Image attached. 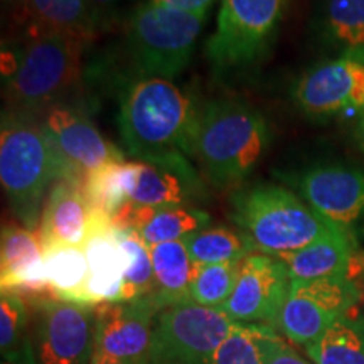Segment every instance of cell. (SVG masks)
<instances>
[{
	"mask_svg": "<svg viewBox=\"0 0 364 364\" xmlns=\"http://www.w3.org/2000/svg\"><path fill=\"white\" fill-rule=\"evenodd\" d=\"M272 144V127L260 110L235 98L199 105L188 157L213 188L236 189L252 176Z\"/></svg>",
	"mask_w": 364,
	"mask_h": 364,
	"instance_id": "cell-1",
	"label": "cell"
},
{
	"mask_svg": "<svg viewBox=\"0 0 364 364\" xmlns=\"http://www.w3.org/2000/svg\"><path fill=\"white\" fill-rule=\"evenodd\" d=\"M199 105L172 80L140 78L122 93L118 130L135 161L188 156Z\"/></svg>",
	"mask_w": 364,
	"mask_h": 364,
	"instance_id": "cell-2",
	"label": "cell"
},
{
	"mask_svg": "<svg viewBox=\"0 0 364 364\" xmlns=\"http://www.w3.org/2000/svg\"><path fill=\"white\" fill-rule=\"evenodd\" d=\"M81 182L63 161L43 125L34 118L7 112L0 127V182L14 216L36 230L43 216L44 196L51 182Z\"/></svg>",
	"mask_w": 364,
	"mask_h": 364,
	"instance_id": "cell-3",
	"label": "cell"
},
{
	"mask_svg": "<svg viewBox=\"0 0 364 364\" xmlns=\"http://www.w3.org/2000/svg\"><path fill=\"white\" fill-rule=\"evenodd\" d=\"M230 220L248 240L253 253L272 257L297 252L338 228L314 211L297 193L263 182L231 194Z\"/></svg>",
	"mask_w": 364,
	"mask_h": 364,
	"instance_id": "cell-4",
	"label": "cell"
},
{
	"mask_svg": "<svg viewBox=\"0 0 364 364\" xmlns=\"http://www.w3.org/2000/svg\"><path fill=\"white\" fill-rule=\"evenodd\" d=\"M88 43L54 31L27 29L16 58L4 71L9 112L22 117L48 113L75 88Z\"/></svg>",
	"mask_w": 364,
	"mask_h": 364,
	"instance_id": "cell-5",
	"label": "cell"
},
{
	"mask_svg": "<svg viewBox=\"0 0 364 364\" xmlns=\"http://www.w3.org/2000/svg\"><path fill=\"white\" fill-rule=\"evenodd\" d=\"M208 14H193L147 0L132 14L127 41L142 78L174 80L188 68Z\"/></svg>",
	"mask_w": 364,
	"mask_h": 364,
	"instance_id": "cell-6",
	"label": "cell"
},
{
	"mask_svg": "<svg viewBox=\"0 0 364 364\" xmlns=\"http://www.w3.org/2000/svg\"><path fill=\"white\" fill-rule=\"evenodd\" d=\"M287 0H221L216 29L206 43L215 70L241 71L258 65L275 39Z\"/></svg>",
	"mask_w": 364,
	"mask_h": 364,
	"instance_id": "cell-7",
	"label": "cell"
},
{
	"mask_svg": "<svg viewBox=\"0 0 364 364\" xmlns=\"http://www.w3.org/2000/svg\"><path fill=\"white\" fill-rule=\"evenodd\" d=\"M233 327L223 309L194 302L162 309L154 318L149 364H208Z\"/></svg>",
	"mask_w": 364,
	"mask_h": 364,
	"instance_id": "cell-8",
	"label": "cell"
},
{
	"mask_svg": "<svg viewBox=\"0 0 364 364\" xmlns=\"http://www.w3.org/2000/svg\"><path fill=\"white\" fill-rule=\"evenodd\" d=\"M359 302L361 292L348 275L292 280L275 331L299 348L307 349Z\"/></svg>",
	"mask_w": 364,
	"mask_h": 364,
	"instance_id": "cell-9",
	"label": "cell"
},
{
	"mask_svg": "<svg viewBox=\"0 0 364 364\" xmlns=\"http://www.w3.org/2000/svg\"><path fill=\"white\" fill-rule=\"evenodd\" d=\"M33 309L31 343L34 364H91L95 354V307L46 299Z\"/></svg>",
	"mask_w": 364,
	"mask_h": 364,
	"instance_id": "cell-10",
	"label": "cell"
},
{
	"mask_svg": "<svg viewBox=\"0 0 364 364\" xmlns=\"http://www.w3.org/2000/svg\"><path fill=\"white\" fill-rule=\"evenodd\" d=\"M300 198L334 226L353 235L364 223V169L353 164L321 162L279 174Z\"/></svg>",
	"mask_w": 364,
	"mask_h": 364,
	"instance_id": "cell-11",
	"label": "cell"
},
{
	"mask_svg": "<svg viewBox=\"0 0 364 364\" xmlns=\"http://www.w3.org/2000/svg\"><path fill=\"white\" fill-rule=\"evenodd\" d=\"M290 282L280 258L250 253L240 262L235 289L221 309L235 324L270 326L275 329Z\"/></svg>",
	"mask_w": 364,
	"mask_h": 364,
	"instance_id": "cell-12",
	"label": "cell"
},
{
	"mask_svg": "<svg viewBox=\"0 0 364 364\" xmlns=\"http://www.w3.org/2000/svg\"><path fill=\"white\" fill-rule=\"evenodd\" d=\"M294 102L314 120L364 110V63L338 58L312 66L294 86Z\"/></svg>",
	"mask_w": 364,
	"mask_h": 364,
	"instance_id": "cell-13",
	"label": "cell"
},
{
	"mask_svg": "<svg viewBox=\"0 0 364 364\" xmlns=\"http://www.w3.org/2000/svg\"><path fill=\"white\" fill-rule=\"evenodd\" d=\"M157 314V307L150 299L95 306L93 356L149 364L154 318Z\"/></svg>",
	"mask_w": 364,
	"mask_h": 364,
	"instance_id": "cell-14",
	"label": "cell"
},
{
	"mask_svg": "<svg viewBox=\"0 0 364 364\" xmlns=\"http://www.w3.org/2000/svg\"><path fill=\"white\" fill-rule=\"evenodd\" d=\"M135 162L136 176L130 201L166 208L194 206L208 198V182L186 154L176 152Z\"/></svg>",
	"mask_w": 364,
	"mask_h": 364,
	"instance_id": "cell-15",
	"label": "cell"
},
{
	"mask_svg": "<svg viewBox=\"0 0 364 364\" xmlns=\"http://www.w3.org/2000/svg\"><path fill=\"white\" fill-rule=\"evenodd\" d=\"M43 129L70 169L85 181L88 172L112 162H124L125 156L107 140L83 113L65 105L44 113Z\"/></svg>",
	"mask_w": 364,
	"mask_h": 364,
	"instance_id": "cell-16",
	"label": "cell"
},
{
	"mask_svg": "<svg viewBox=\"0 0 364 364\" xmlns=\"http://www.w3.org/2000/svg\"><path fill=\"white\" fill-rule=\"evenodd\" d=\"M0 285L2 292H16L27 304L54 297L44 268L41 233L24 226L7 225L0 236Z\"/></svg>",
	"mask_w": 364,
	"mask_h": 364,
	"instance_id": "cell-17",
	"label": "cell"
},
{
	"mask_svg": "<svg viewBox=\"0 0 364 364\" xmlns=\"http://www.w3.org/2000/svg\"><path fill=\"white\" fill-rule=\"evenodd\" d=\"M88 258L85 306L118 302L127 270V252L117 236L110 218L91 213L90 230L83 245Z\"/></svg>",
	"mask_w": 364,
	"mask_h": 364,
	"instance_id": "cell-18",
	"label": "cell"
},
{
	"mask_svg": "<svg viewBox=\"0 0 364 364\" xmlns=\"http://www.w3.org/2000/svg\"><path fill=\"white\" fill-rule=\"evenodd\" d=\"M91 208L81 182L59 179L51 186L41 216L43 247L71 245L83 247L88 236Z\"/></svg>",
	"mask_w": 364,
	"mask_h": 364,
	"instance_id": "cell-19",
	"label": "cell"
},
{
	"mask_svg": "<svg viewBox=\"0 0 364 364\" xmlns=\"http://www.w3.org/2000/svg\"><path fill=\"white\" fill-rule=\"evenodd\" d=\"M354 255H356L354 236L346 233L341 228H336L307 247L280 255L277 258L284 262L290 280H316L348 275Z\"/></svg>",
	"mask_w": 364,
	"mask_h": 364,
	"instance_id": "cell-20",
	"label": "cell"
},
{
	"mask_svg": "<svg viewBox=\"0 0 364 364\" xmlns=\"http://www.w3.org/2000/svg\"><path fill=\"white\" fill-rule=\"evenodd\" d=\"M149 250L156 282V290L150 300L157 311L161 312L166 307L191 302L189 290L199 267L191 260L184 241H167L149 247Z\"/></svg>",
	"mask_w": 364,
	"mask_h": 364,
	"instance_id": "cell-21",
	"label": "cell"
},
{
	"mask_svg": "<svg viewBox=\"0 0 364 364\" xmlns=\"http://www.w3.org/2000/svg\"><path fill=\"white\" fill-rule=\"evenodd\" d=\"M27 29L54 31L90 43L97 34L90 0H17Z\"/></svg>",
	"mask_w": 364,
	"mask_h": 364,
	"instance_id": "cell-22",
	"label": "cell"
},
{
	"mask_svg": "<svg viewBox=\"0 0 364 364\" xmlns=\"http://www.w3.org/2000/svg\"><path fill=\"white\" fill-rule=\"evenodd\" d=\"M317 27L338 58L364 63V0H322Z\"/></svg>",
	"mask_w": 364,
	"mask_h": 364,
	"instance_id": "cell-23",
	"label": "cell"
},
{
	"mask_svg": "<svg viewBox=\"0 0 364 364\" xmlns=\"http://www.w3.org/2000/svg\"><path fill=\"white\" fill-rule=\"evenodd\" d=\"M136 162H112L88 172L83 181V193L91 213L110 218L130 199L135 184Z\"/></svg>",
	"mask_w": 364,
	"mask_h": 364,
	"instance_id": "cell-24",
	"label": "cell"
},
{
	"mask_svg": "<svg viewBox=\"0 0 364 364\" xmlns=\"http://www.w3.org/2000/svg\"><path fill=\"white\" fill-rule=\"evenodd\" d=\"M44 268L54 297L85 306V287L90 267L83 247H44Z\"/></svg>",
	"mask_w": 364,
	"mask_h": 364,
	"instance_id": "cell-25",
	"label": "cell"
},
{
	"mask_svg": "<svg viewBox=\"0 0 364 364\" xmlns=\"http://www.w3.org/2000/svg\"><path fill=\"white\" fill-rule=\"evenodd\" d=\"M351 312L306 349L314 364H364V316Z\"/></svg>",
	"mask_w": 364,
	"mask_h": 364,
	"instance_id": "cell-26",
	"label": "cell"
},
{
	"mask_svg": "<svg viewBox=\"0 0 364 364\" xmlns=\"http://www.w3.org/2000/svg\"><path fill=\"white\" fill-rule=\"evenodd\" d=\"M0 353L14 364H34L31 343V307L16 292L0 295Z\"/></svg>",
	"mask_w": 364,
	"mask_h": 364,
	"instance_id": "cell-27",
	"label": "cell"
},
{
	"mask_svg": "<svg viewBox=\"0 0 364 364\" xmlns=\"http://www.w3.org/2000/svg\"><path fill=\"white\" fill-rule=\"evenodd\" d=\"M196 267L241 262L253 253L248 240L238 230L228 226H208L182 240Z\"/></svg>",
	"mask_w": 364,
	"mask_h": 364,
	"instance_id": "cell-28",
	"label": "cell"
},
{
	"mask_svg": "<svg viewBox=\"0 0 364 364\" xmlns=\"http://www.w3.org/2000/svg\"><path fill=\"white\" fill-rule=\"evenodd\" d=\"M213 218L196 206L152 208L149 220L136 231L147 247L167 241H181L211 225Z\"/></svg>",
	"mask_w": 364,
	"mask_h": 364,
	"instance_id": "cell-29",
	"label": "cell"
},
{
	"mask_svg": "<svg viewBox=\"0 0 364 364\" xmlns=\"http://www.w3.org/2000/svg\"><path fill=\"white\" fill-rule=\"evenodd\" d=\"M117 236L127 252V270L118 302H139L152 299L156 282L149 247L135 231L117 230Z\"/></svg>",
	"mask_w": 364,
	"mask_h": 364,
	"instance_id": "cell-30",
	"label": "cell"
},
{
	"mask_svg": "<svg viewBox=\"0 0 364 364\" xmlns=\"http://www.w3.org/2000/svg\"><path fill=\"white\" fill-rule=\"evenodd\" d=\"M273 327L235 324L208 364H265V339Z\"/></svg>",
	"mask_w": 364,
	"mask_h": 364,
	"instance_id": "cell-31",
	"label": "cell"
},
{
	"mask_svg": "<svg viewBox=\"0 0 364 364\" xmlns=\"http://www.w3.org/2000/svg\"><path fill=\"white\" fill-rule=\"evenodd\" d=\"M240 262L199 267L189 290V300L203 307L221 309L236 284Z\"/></svg>",
	"mask_w": 364,
	"mask_h": 364,
	"instance_id": "cell-32",
	"label": "cell"
},
{
	"mask_svg": "<svg viewBox=\"0 0 364 364\" xmlns=\"http://www.w3.org/2000/svg\"><path fill=\"white\" fill-rule=\"evenodd\" d=\"M265 364H312L287 344L275 329H270L265 339Z\"/></svg>",
	"mask_w": 364,
	"mask_h": 364,
	"instance_id": "cell-33",
	"label": "cell"
},
{
	"mask_svg": "<svg viewBox=\"0 0 364 364\" xmlns=\"http://www.w3.org/2000/svg\"><path fill=\"white\" fill-rule=\"evenodd\" d=\"M150 2L159 4V6H166L177 11L193 12V14H208L209 9L216 0H150Z\"/></svg>",
	"mask_w": 364,
	"mask_h": 364,
	"instance_id": "cell-34",
	"label": "cell"
},
{
	"mask_svg": "<svg viewBox=\"0 0 364 364\" xmlns=\"http://www.w3.org/2000/svg\"><path fill=\"white\" fill-rule=\"evenodd\" d=\"M348 277L358 285L359 292H361V302H364V253L356 252V255H354Z\"/></svg>",
	"mask_w": 364,
	"mask_h": 364,
	"instance_id": "cell-35",
	"label": "cell"
},
{
	"mask_svg": "<svg viewBox=\"0 0 364 364\" xmlns=\"http://www.w3.org/2000/svg\"><path fill=\"white\" fill-rule=\"evenodd\" d=\"M118 2H120V0H90L91 7H93L95 19H97L98 27L102 26L105 17H107L108 14H110L113 9H115Z\"/></svg>",
	"mask_w": 364,
	"mask_h": 364,
	"instance_id": "cell-36",
	"label": "cell"
},
{
	"mask_svg": "<svg viewBox=\"0 0 364 364\" xmlns=\"http://www.w3.org/2000/svg\"><path fill=\"white\" fill-rule=\"evenodd\" d=\"M353 139L356 142L358 149L364 154V110L358 113V120L353 127Z\"/></svg>",
	"mask_w": 364,
	"mask_h": 364,
	"instance_id": "cell-37",
	"label": "cell"
},
{
	"mask_svg": "<svg viewBox=\"0 0 364 364\" xmlns=\"http://www.w3.org/2000/svg\"><path fill=\"white\" fill-rule=\"evenodd\" d=\"M91 364H132V363L117 361V359H108V358H98V356H93V361H91Z\"/></svg>",
	"mask_w": 364,
	"mask_h": 364,
	"instance_id": "cell-38",
	"label": "cell"
},
{
	"mask_svg": "<svg viewBox=\"0 0 364 364\" xmlns=\"http://www.w3.org/2000/svg\"><path fill=\"white\" fill-rule=\"evenodd\" d=\"M2 364H14V363H7V361H2Z\"/></svg>",
	"mask_w": 364,
	"mask_h": 364,
	"instance_id": "cell-39",
	"label": "cell"
}]
</instances>
